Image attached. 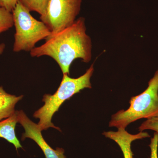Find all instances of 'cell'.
<instances>
[{"mask_svg": "<svg viewBox=\"0 0 158 158\" xmlns=\"http://www.w3.org/2000/svg\"><path fill=\"white\" fill-rule=\"evenodd\" d=\"M91 38L86 33L85 18L81 17L73 24L46 39V42L30 52L32 57L47 56L54 59L62 73L70 75L75 60L81 59L89 63L92 59Z\"/></svg>", "mask_w": 158, "mask_h": 158, "instance_id": "obj_1", "label": "cell"}, {"mask_svg": "<svg viewBox=\"0 0 158 158\" xmlns=\"http://www.w3.org/2000/svg\"><path fill=\"white\" fill-rule=\"evenodd\" d=\"M94 63L84 74L77 78H72L68 75L63 74L62 81L55 93L44 95L42 101L44 104L33 115L34 118L40 119L38 125L42 131L52 127L61 131L59 127L52 123L53 116L65 101L85 88H92L90 80L94 72Z\"/></svg>", "mask_w": 158, "mask_h": 158, "instance_id": "obj_2", "label": "cell"}, {"mask_svg": "<svg viewBox=\"0 0 158 158\" xmlns=\"http://www.w3.org/2000/svg\"><path fill=\"white\" fill-rule=\"evenodd\" d=\"M129 108L113 114L110 127L126 129L130 123L141 118H149L158 115V69L150 80L146 90L130 100Z\"/></svg>", "mask_w": 158, "mask_h": 158, "instance_id": "obj_3", "label": "cell"}, {"mask_svg": "<svg viewBox=\"0 0 158 158\" xmlns=\"http://www.w3.org/2000/svg\"><path fill=\"white\" fill-rule=\"evenodd\" d=\"M15 33L13 51L31 52L40 40L51 36V31L41 21H38L29 11L18 2L12 11Z\"/></svg>", "mask_w": 158, "mask_h": 158, "instance_id": "obj_4", "label": "cell"}, {"mask_svg": "<svg viewBox=\"0 0 158 158\" xmlns=\"http://www.w3.org/2000/svg\"><path fill=\"white\" fill-rule=\"evenodd\" d=\"M82 2V0H48L45 14L40 18L51 31L49 37L73 23L81 11Z\"/></svg>", "mask_w": 158, "mask_h": 158, "instance_id": "obj_5", "label": "cell"}, {"mask_svg": "<svg viewBox=\"0 0 158 158\" xmlns=\"http://www.w3.org/2000/svg\"><path fill=\"white\" fill-rule=\"evenodd\" d=\"M18 123L24 128L25 132L22 136V141L26 138H31L37 143L42 151L46 158H66L63 148H57L54 149L48 144L43 137L42 130L38 124L31 120L23 110L16 111Z\"/></svg>", "mask_w": 158, "mask_h": 158, "instance_id": "obj_6", "label": "cell"}, {"mask_svg": "<svg viewBox=\"0 0 158 158\" xmlns=\"http://www.w3.org/2000/svg\"><path fill=\"white\" fill-rule=\"evenodd\" d=\"M102 135L117 143L121 149L124 158H133L134 156L131 150V143L135 140L150 138V135L147 132H140L135 135L128 132L123 128H118L117 131H105Z\"/></svg>", "mask_w": 158, "mask_h": 158, "instance_id": "obj_7", "label": "cell"}, {"mask_svg": "<svg viewBox=\"0 0 158 158\" xmlns=\"http://www.w3.org/2000/svg\"><path fill=\"white\" fill-rule=\"evenodd\" d=\"M18 123V117L16 111L13 116L0 121V138L13 144L16 151L23 148L15 135V127Z\"/></svg>", "mask_w": 158, "mask_h": 158, "instance_id": "obj_8", "label": "cell"}, {"mask_svg": "<svg viewBox=\"0 0 158 158\" xmlns=\"http://www.w3.org/2000/svg\"><path fill=\"white\" fill-rule=\"evenodd\" d=\"M23 97V95L16 96L9 94L0 86V121L14 115L15 105Z\"/></svg>", "mask_w": 158, "mask_h": 158, "instance_id": "obj_9", "label": "cell"}, {"mask_svg": "<svg viewBox=\"0 0 158 158\" xmlns=\"http://www.w3.org/2000/svg\"><path fill=\"white\" fill-rule=\"evenodd\" d=\"M48 0H19L22 5L30 11H35L40 16L45 14Z\"/></svg>", "mask_w": 158, "mask_h": 158, "instance_id": "obj_10", "label": "cell"}, {"mask_svg": "<svg viewBox=\"0 0 158 158\" xmlns=\"http://www.w3.org/2000/svg\"><path fill=\"white\" fill-rule=\"evenodd\" d=\"M14 26L12 12L0 8V34L8 31Z\"/></svg>", "mask_w": 158, "mask_h": 158, "instance_id": "obj_11", "label": "cell"}, {"mask_svg": "<svg viewBox=\"0 0 158 158\" xmlns=\"http://www.w3.org/2000/svg\"><path fill=\"white\" fill-rule=\"evenodd\" d=\"M146 130H152L158 133V115L148 118L138 128L140 132L144 131Z\"/></svg>", "mask_w": 158, "mask_h": 158, "instance_id": "obj_12", "label": "cell"}, {"mask_svg": "<svg viewBox=\"0 0 158 158\" xmlns=\"http://www.w3.org/2000/svg\"><path fill=\"white\" fill-rule=\"evenodd\" d=\"M149 146L151 150L150 156L149 158H158V133L155 132L151 139Z\"/></svg>", "mask_w": 158, "mask_h": 158, "instance_id": "obj_13", "label": "cell"}, {"mask_svg": "<svg viewBox=\"0 0 158 158\" xmlns=\"http://www.w3.org/2000/svg\"><path fill=\"white\" fill-rule=\"evenodd\" d=\"M19 0H0V8H5L12 12Z\"/></svg>", "mask_w": 158, "mask_h": 158, "instance_id": "obj_14", "label": "cell"}, {"mask_svg": "<svg viewBox=\"0 0 158 158\" xmlns=\"http://www.w3.org/2000/svg\"><path fill=\"white\" fill-rule=\"evenodd\" d=\"M5 48H6V45L5 44H0V55L3 53Z\"/></svg>", "mask_w": 158, "mask_h": 158, "instance_id": "obj_15", "label": "cell"}]
</instances>
